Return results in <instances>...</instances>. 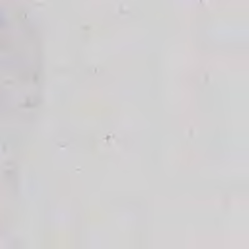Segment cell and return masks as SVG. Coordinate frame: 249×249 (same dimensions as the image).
<instances>
[]
</instances>
